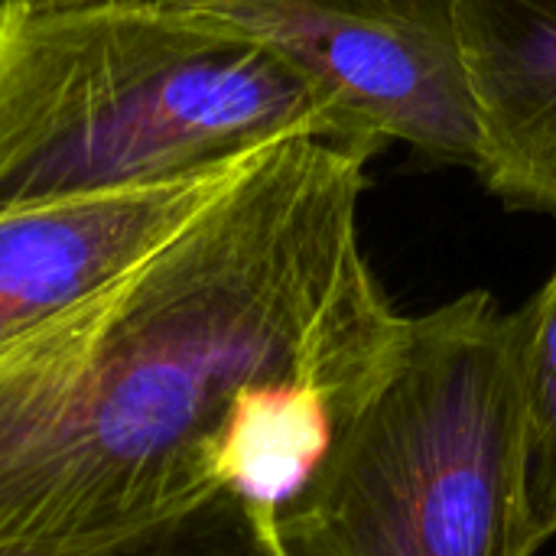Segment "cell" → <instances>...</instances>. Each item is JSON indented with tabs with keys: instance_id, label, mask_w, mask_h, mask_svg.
<instances>
[{
	"instance_id": "obj_1",
	"label": "cell",
	"mask_w": 556,
	"mask_h": 556,
	"mask_svg": "<svg viewBox=\"0 0 556 556\" xmlns=\"http://www.w3.org/2000/svg\"><path fill=\"white\" fill-rule=\"evenodd\" d=\"M378 153L287 137L130 270L0 345V547L68 551L235 495L274 521L397 368L362 248Z\"/></svg>"
},
{
	"instance_id": "obj_2",
	"label": "cell",
	"mask_w": 556,
	"mask_h": 556,
	"mask_svg": "<svg viewBox=\"0 0 556 556\" xmlns=\"http://www.w3.org/2000/svg\"><path fill=\"white\" fill-rule=\"evenodd\" d=\"M287 137L384 153L274 49L179 0H0V212L173 182Z\"/></svg>"
},
{
	"instance_id": "obj_3",
	"label": "cell",
	"mask_w": 556,
	"mask_h": 556,
	"mask_svg": "<svg viewBox=\"0 0 556 556\" xmlns=\"http://www.w3.org/2000/svg\"><path fill=\"white\" fill-rule=\"evenodd\" d=\"M290 556H538L525 463V309L466 290L410 316L404 355L300 498Z\"/></svg>"
},
{
	"instance_id": "obj_4",
	"label": "cell",
	"mask_w": 556,
	"mask_h": 556,
	"mask_svg": "<svg viewBox=\"0 0 556 556\" xmlns=\"http://www.w3.org/2000/svg\"><path fill=\"white\" fill-rule=\"evenodd\" d=\"M287 59L378 150L479 169L456 0H179Z\"/></svg>"
},
{
	"instance_id": "obj_5",
	"label": "cell",
	"mask_w": 556,
	"mask_h": 556,
	"mask_svg": "<svg viewBox=\"0 0 556 556\" xmlns=\"http://www.w3.org/2000/svg\"><path fill=\"white\" fill-rule=\"evenodd\" d=\"M241 160L173 182L0 212V345L143 261L222 189Z\"/></svg>"
},
{
	"instance_id": "obj_6",
	"label": "cell",
	"mask_w": 556,
	"mask_h": 556,
	"mask_svg": "<svg viewBox=\"0 0 556 556\" xmlns=\"http://www.w3.org/2000/svg\"><path fill=\"white\" fill-rule=\"evenodd\" d=\"M479 182L556 222V0H456Z\"/></svg>"
},
{
	"instance_id": "obj_7",
	"label": "cell",
	"mask_w": 556,
	"mask_h": 556,
	"mask_svg": "<svg viewBox=\"0 0 556 556\" xmlns=\"http://www.w3.org/2000/svg\"><path fill=\"white\" fill-rule=\"evenodd\" d=\"M0 556H290L277 521L235 498L215 495L195 508L143 525L114 541L42 551V547H0Z\"/></svg>"
},
{
	"instance_id": "obj_8",
	"label": "cell",
	"mask_w": 556,
	"mask_h": 556,
	"mask_svg": "<svg viewBox=\"0 0 556 556\" xmlns=\"http://www.w3.org/2000/svg\"><path fill=\"white\" fill-rule=\"evenodd\" d=\"M525 309V463L531 525L547 547L556 538V264Z\"/></svg>"
},
{
	"instance_id": "obj_9",
	"label": "cell",
	"mask_w": 556,
	"mask_h": 556,
	"mask_svg": "<svg viewBox=\"0 0 556 556\" xmlns=\"http://www.w3.org/2000/svg\"><path fill=\"white\" fill-rule=\"evenodd\" d=\"M23 3H81V0H23Z\"/></svg>"
}]
</instances>
